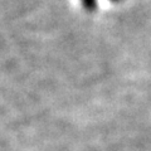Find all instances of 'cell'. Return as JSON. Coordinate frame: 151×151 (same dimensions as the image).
I'll list each match as a JSON object with an SVG mask.
<instances>
[{
  "instance_id": "6da1fadb",
  "label": "cell",
  "mask_w": 151,
  "mask_h": 151,
  "mask_svg": "<svg viewBox=\"0 0 151 151\" xmlns=\"http://www.w3.org/2000/svg\"><path fill=\"white\" fill-rule=\"evenodd\" d=\"M81 4L87 13H94L97 9V0H81Z\"/></svg>"
},
{
  "instance_id": "7a4b0ae2",
  "label": "cell",
  "mask_w": 151,
  "mask_h": 151,
  "mask_svg": "<svg viewBox=\"0 0 151 151\" xmlns=\"http://www.w3.org/2000/svg\"><path fill=\"white\" fill-rule=\"evenodd\" d=\"M110 1H111V3H115V4H117V3H121L122 0H110Z\"/></svg>"
}]
</instances>
